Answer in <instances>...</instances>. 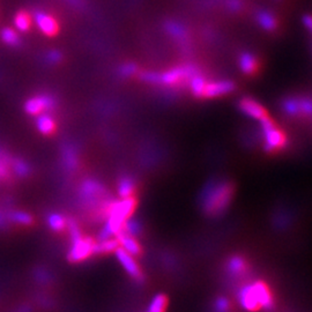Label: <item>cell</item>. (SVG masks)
Wrapping results in <instances>:
<instances>
[{"label":"cell","instance_id":"1","mask_svg":"<svg viewBox=\"0 0 312 312\" xmlns=\"http://www.w3.org/2000/svg\"><path fill=\"white\" fill-rule=\"evenodd\" d=\"M235 196V185L227 178H212L200 192L199 205L205 215L215 217L225 213Z\"/></svg>","mask_w":312,"mask_h":312},{"label":"cell","instance_id":"2","mask_svg":"<svg viewBox=\"0 0 312 312\" xmlns=\"http://www.w3.org/2000/svg\"><path fill=\"white\" fill-rule=\"evenodd\" d=\"M198 73H200V71L196 65L184 64L168 69L166 72L143 71L139 73V76L140 79L147 84L175 87V86L187 85Z\"/></svg>","mask_w":312,"mask_h":312},{"label":"cell","instance_id":"3","mask_svg":"<svg viewBox=\"0 0 312 312\" xmlns=\"http://www.w3.org/2000/svg\"><path fill=\"white\" fill-rule=\"evenodd\" d=\"M260 122V131L263 134L264 150L266 153H276L287 146L288 139L284 132L275 124L270 116L265 117Z\"/></svg>","mask_w":312,"mask_h":312},{"label":"cell","instance_id":"4","mask_svg":"<svg viewBox=\"0 0 312 312\" xmlns=\"http://www.w3.org/2000/svg\"><path fill=\"white\" fill-rule=\"evenodd\" d=\"M281 108L284 114L294 118H312V97L292 95L282 100Z\"/></svg>","mask_w":312,"mask_h":312},{"label":"cell","instance_id":"5","mask_svg":"<svg viewBox=\"0 0 312 312\" xmlns=\"http://www.w3.org/2000/svg\"><path fill=\"white\" fill-rule=\"evenodd\" d=\"M72 245L69 248L67 259L71 263H81V261L86 260L93 255V247L94 242L89 237H83L80 239L71 241Z\"/></svg>","mask_w":312,"mask_h":312},{"label":"cell","instance_id":"6","mask_svg":"<svg viewBox=\"0 0 312 312\" xmlns=\"http://www.w3.org/2000/svg\"><path fill=\"white\" fill-rule=\"evenodd\" d=\"M57 102L53 96L49 94H42L35 97H31L25 103V111L28 115H40L45 111H52L56 108Z\"/></svg>","mask_w":312,"mask_h":312},{"label":"cell","instance_id":"7","mask_svg":"<svg viewBox=\"0 0 312 312\" xmlns=\"http://www.w3.org/2000/svg\"><path fill=\"white\" fill-rule=\"evenodd\" d=\"M115 256L117 260L119 261V264L122 265V267L131 276L132 279L138 281V282H142L143 281V273L141 268L136 263L134 257L131 256L130 253H127L122 248H117L115 251Z\"/></svg>","mask_w":312,"mask_h":312},{"label":"cell","instance_id":"8","mask_svg":"<svg viewBox=\"0 0 312 312\" xmlns=\"http://www.w3.org/2000/svg\"><path fill=\"white\" fill-rule=\"evenodd\" d=\"M235 84L230 80H207L204 92H202L201 99H216V97L228 95V94H231L235 91Z\"/></svg>","mask_w":312,"mask_h":312},{"label":"cell","instance_id":"9","mask_svg":"<svg viewBox=\"0 0 312 312\" xmlns=\"http://www.w3.org/2000/svg\"><path fill=\"white\" fill-rule=\"evenodd\" d=\"M239 109L243 112L245 116L250 117L252 119L261 120L265 117H267V110L265 109L264 105H261L258 101L252 99V97L245 96L243 99H241L239 101Z\"/></svg>","mask_w":312,"mask_h":312},{"label":"cell","instance_id":"10","mask_svg":"<svg viewBox=\"0 0 312 312\" xmlns=\"http://www.w3.org/2000/svg\"><path fill=\"white\" fill-rule=\"evenodd\" d=\"M34 20L43 34L48 35V36H53L58 33L59 27H58L57 21L51 15L46 14L44 12H36L34 15Z\"/></svg>","mask_w":312,"mask_h":312},{"label":"cell","instance_id":"11","mask_svg":"<svg viewBox=\"0 0 312 312\" xmlns=\"http://www.w3.org/2000/svg\"><path fill=\"white\" fill-rule=\"evenodd\" d=\"M115 237L117 239V241H118L119 248L125 250V251H126L127 253H130L131 256L138 257L141 255V251H142L141 245L139 244V242L136 241L135 237L128 235V233L123 231V230L117 233Z\"/></svg>","mask_w":312,"mask_h":312},{"label":"cell","instance_id":"12","mask_svg":"<svg viewBox=\"0 0 312 312\" xmlns=\"http://www.w3.org/2000/svg\"><path fill=\"white\" fill-rule=\"evenodd\" d=\"M239 66L245 75L252 76L259 71L260 61L251 52H243L239 58Z\"/></svg>","mask_w":312,"mask_h":312},{"label":"cell","instance_id":"13","mask_svg":"<svg viewBox=\"0 0 312 312\" xmlns=\"http://www.w3.org/2000/svg\"><path fill=\"white\" fill-rule=\"evenodd\" d=\"M61 159L65 170L69 171V173H73V171L76 170L77 166H79V156H77L75 147L69 145V143L62 146Z\"/></svg>","mask_w":312,"mask_h":312},{"label":"cell","instance_id":"14","mask_svg":"<svg viewBox=\"0 0 312 312\" xmlns=\"http://www.w3.org/2000/svg\"><path fill=\"white\" fill-rule=\"evenodd\" d=\"M252 289L253 292H255L256 299L257 302H258L259 306L263 307V309L271 310L273 307V299L267 287L261 282H256L252 283Z\"/></svg>","mask_w":312,"mask_h":312},{"label":"cell","instance_id":"15","mask_svg":"<svg viewBox=\"0 0 312 312\" xmlns=\"http://www.w3.org/2000/svg\"><path fill=\"white\" fill-rule=\"evenodd\" d=\"M239 297L241 305L243 306L245 310L256 311L260 309L259 304L256 299L255 292H253L252 289V284H248V286H245L243 289H241V291L239 292Z\"/></svg>","mask_w":312,"mask_h":312},{"label":"cell","instance_id":"16","mask_svg":"<svg viewBox=\"0 0 312 312\" xmlns=\"http://www.w3.org/2000/svg\"><path fill=\"white\" fill-rule=\"evenodd\" d=\"M135 191V181L133 177L131 176H123L119 179L118 186H117V192H118V196L124 199V198H130L133 197V193Z\"/></svg>","mask_w":312,"mask_h":312},{"label":"cell","instance_id":"17","mask_svg":"<svg viewBox=\"0 0 312 312\" xmlns=\"http://www.w3.org/2000/svg\"><path fill=\"white\" fill-rule=\"evenodd\" d=\"M117 248H119V244L116 237H111V239L104 241H97L94 243L93 255H105V253L115 252Z\"/></svg>","mask_w":312,"mask_h":312},{"label":"cell","instance_id":"18","mask_svg":"<svg viewBox=\"0 0 312 312\" xmlns=\"http://www.w3.org/2000/svg\"><path fill=\"white\" fill-rule=\"evenodd\" d=\"M12 160L13 158L0 147V183L7 181L11 177Z\"/></svg>","mask_w":312,"mask_h":312},{"label":"cell","instance_id":"19","mask_svg":"<svg viewBox=\"0 0 312 312\" xmlns=\"http://www.w3.org/2000/svg\"><path fill=\"white\" fill-rule=\"evenodd\" d=\"M36 127L42 134H51L56 128V123L51 115L40 114L36 119Z\"/></svg>","mask_w":312,"mask_h":312},{"label":"cell","instance_id":"20","mask_svg":"<svg viewBox=\"0 0 312 312\" xmlns=\"http://www.w3.org/2000/svg\"><path fill=\"white\" fill-rule=\"evenodd\" d=\"M227 270L230 275L240 276L247 271V263L240 256H235L230 258L227 264Z\"/></svg>","mask_w":312,"mask_h":312},{"label":"cell","instance_id":"21","mask_svg":"<svg viewBox=\"0 0 312 312\" xmlns=\"http://www.w3.org/2000/svg\"><path fill=\"white\" fill-rule=\"evenodd\" d=\"M6 218L11 222L21 225H29L33 223V216L29 213L22 212V210H11V212L7 213Z\"/></svg>","mask_w":312,"mask_h":312},{"label":"cell","instance_id":"22","mask_svg":"<svg viewBox=\"0 0 312 312\" xmlns=\"http://www.w3.org/2000/svg\"><path fill=\"white\" fill-rule=\"evenodd\" d=\"M66 222H67V220L59 213H50L48 217H46V223L53 231L64 230L66 227Z\"/></svg>","mask_w":312,"mask_h":312},{"label":"cell","instance_id":"23","mask_svg":"<svg viewBox=\"0 0 312 312\" xmlns=\"http://www.w3.org/2000/svg\"><path fill=\"white\" fill-rule=\"evenodd\" d=\"M257 20H258V23L265 30L272 31L275 30L276 27H278L276 19L273 17L271 13H268V12H260V13L257 15Z\"/></svg>","mask_w":312,"mask_h":312},{"label":"cell","instance_id":"24","mask_svg":"<svg viewBox=\"0 0 312 312\" xmlns=\"http://www.w3.org/2000/svg\"><path fill=\"white\" fill-rule=\"evenodd\" d=\"M12 173L15 174V176L18 177H27L30 174V167L22 159L13 158L12 160Z\"/></svg>","mask_w":312,"mask_h":312},{"label":"cell","instance_id":"25","mask_svg":"<svg viewBox=\"0 0 312 312\" xmlns=\"http://www.w3.org/2000/svg\"><path fill=\"white\" fill-rule=\"evenodd\" d=\"M123 231L128 233V235L136 237V236H139L140 233H141L142 225L138 220H136V218L130 216L126 221L124 222Z\"/></svg>","mask_w":312,"mask_h":312},{"label":"cell","instance_id":"26","mask_svg":"<svg viewBox=\"0 0 312 312\" xmlns=\"http://www.w3.org/2000/svg\"><path fill=\"white\" fill-rule=\"evenodd\" d=\"M168 304V298L165 294L155 295L148 306V312H165Z\"/></svg>","mask_w":312,"mask_h":312},{"label":"cell","instance_id":"27","mask_svg":"<svg viewBox=\"0 0 312 312\" xmlns=\"http://www.w3.org/2000/svg\"><path fill=\"white\" fill-rule=\"evenodd\" d=\"M15 27L20 31H28L31 26V18L28 13L26 12H20L15 15L14 19Z\"/></svg>","mask_w":312,"mask_h":312},{"label":"cell","instance_id":"28","mask_svg":"<svg viewBox=\"0 0 312 312\" xmlns=\"http://www.w3.org/2000/svg\"><path fill=\"white\" fill-rule=\"evenodd\" d=\"M2 38L3 41L11 46H18L20 45V37L15 33L13 29L6 28L2 31Z\"/></svg>","mask_w":312,"mask_h":312},{"label":"cell","instance_id":"29","mask_svg":"<svg viewBox=\"0 0 312 312\" xmlns=\"http://www.w3.org/2000/svg\"><path fill=\"white\" fill-rule=\"evenodd\" d=\"M66 227H67L68 229V232H69V239H71V241H74V240H77L80 239L81 236V230L79 228V224H77V222L74 220L73 217L68 218L67 222H66Z\"/></svg>","mask_w":312,"mask_h":312},{"label":"cell","instance_id":"30","mask_svg":"<svg viewBox=\"0 0 312 312\" xmlns=\"http://www.w3.org/2000/svg\"><path fill=\"white\" fill-rule=\"evenodd\" d=\"M136 72H138V66H136L134 62H126V64H123L118 68V74L123 77L134 75Z\"/></svg>","mask_w":312,"mask_h":312},{"label":"cell","instance_id":"31","mask_svg":"<svg viewBox=\"0 0 312 312\" xmlns=\"http://www.w3.org/2000/svg\"><path fill=\"white\" fill-rule=\"evenodd\" d=\"M61 60V53L57 50H52L48 54H46V61L49 64H58Z\"/></svg>","mask_w":312,"mask_h":312},{"label":"cell","instance_id":"32","mask_svg":"<svg viewBox=\"0 0 312 312\" xmlns=\"http://www.w3.org/2000/svg\"><path fill=\"white\" fill-rule=\"evenodd\" d=\"M229 307V303L227 299L218 298L216 302V311L217 312H227Z\"/></svg>","mask_w":312,"mask_h":312},{"label":"cell","instance_id":"33","mask_svg":"<svg viewBox=\"0 0 312 312\" xmlns=\"http://www.w3.org/2000/svg\"><path fill=\"white\" fill-rule=\"evenodd\" d=\"M303 22H304V25H305L306 28L312 33V17L311 15H306V17H304Z\"/></svg>","mask_w":312,"mask_h":312},{"label":"cell","instance_id":"34","mask_svg":"<svg viewBox=\"0 0 312 312\" xmlns=\"http://www.w3.org/2000/svg\"><path fill=\"white\" fill-rule=\"evenodd\" d=\"M6 215H4L2 210H0V229H4L6 227Z\"/></svg>","mask_w":312,"mask_h":312}]
</instances>
